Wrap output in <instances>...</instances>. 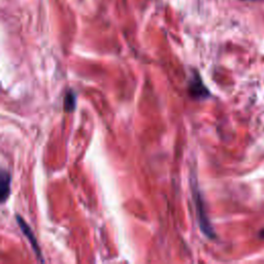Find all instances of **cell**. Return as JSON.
<instances>
[{"label":"cell","instance_id":"1","mask_svg":"<svg viewBox=\"0 0 264 264\" xmlns=\"http://www.w3.org/2000/svg\"><path fill=\"white\" fill-rule=\"evenodd\" d=\"M194 200L197 209V217H198L200 229L203 230V232L207 237L214 238V229L211 225L210 220L208 219V215L206 213V208H205V201L203 200V197H201L199 191L197 190H194Z\"/></svg>","mask_w":264,"mask_h":264},{"label":"cell","instance_id":"2","mask_svg":"<svg viewBox=\"0 0 264 264\" xmlns=\"http://www.w3.org/2000/svg\"><path fill=\"white\" fill-rule=\"evenodd\" d=\"M189 94L193 98L197 99H206L210 96V91L207 88V86L204 84L203 80L198 73H195L191 76V79L189 80Z\"/></svg>","mask_w":264,"mask_h":264},{"label":"cell","instance_id":"3","mask_svg":"<svg viewBox=\"0 0 264 264\" xmlns=\"http://www.w3.org/2000/svg\"><path fill=\"white\" fill-rule=\"evenodd\" d=\"M15 220H17L18 222V225L20 227V229L22 230L23 232V235L27 238L28 242L30 243L31 247H32V249L34 251V253L36 254V257L39 259V261L43 262V259H42V254H41V251H40V248H39V245L36 241V238L33 234V231L32 229H31V227L25 222V220L22 218L21 216L17 215L15 216Z\"/></svg>","mask_w":264,"mask_h":264},{"label":"cell","instance_id":"4","mask_svg":"<svg viewBox=\"0 0 264 264\" xmlns=\"http://www.w3.org/2000/svg\"><path fill=\"white\" fill-rule=\"evenodd\" d=\"M10 186H11V176L6 170L2 169L0 175V199L1 204H5L10 195Z\"/></svg>","mask_w":264,"mask_h":264},{"label":"cell","instance_id":"5","mask_svg":"<svg viewBox=\"0 0 264 264\" xmlns=\"http://www.w3.org/2000/svg\"><path fill=\"white\" fill-rule=\"evenodd\" d=\"M76 106V95L73 91H68L64 97V111L72 113Z\"/></svg>","mask_w":264,"mask_h":264}]
</instances>
